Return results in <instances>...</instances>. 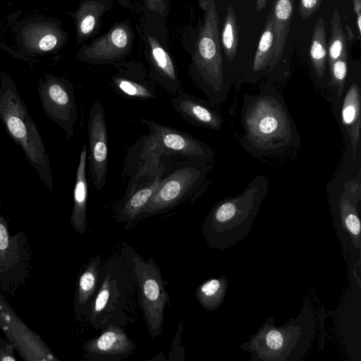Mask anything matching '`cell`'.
Masks as SVG:
<instances>
[{
	"mask_svg": "<svg viewBox=\"0 0 361 361\" xmlns=\"http://www.w3.org/2000/svg\"><path fill=\"white\" fill-rule=\"evenodd\" d=\"M141 121L149 133L140 135L126 154L123 168L128 180L125 195L156 173L163 157L177 156L206 163L212 158V149L191 135L154 121L142 118Z\"/></svg>",
	"mask_w": 361,
	"mask_h": 361,
	"instance_id": "6da1fadb",
	"label": "cell"
},
{
	"mask_svg": "<svg viewBox=\"0 0 361 361\" xmlns=\"http://www.w3.org/2000/svg\"><path fill=\"white\" fill-rule=\"evenodd\" d=\"M242 123L243 145L255 155H279L298 144L295 126L276 90H260L245 97Z\"/></svg>",
	"mask_w": 361,
	"mask_h": 361,
	"instance_id": "7a4b0ae2",
	"label": "cell"
},
{
	"mask_svg": "<svg viewBox=\"0 0 361 361\" xmlns=\"http://www.w3.org/2000/svg\"><path fill=\"white\" fill-rule=\"evenodd\" d=\"M316 336V319L307 300H304L299 315L281 326L273 317L240 348L248 352L252 361H299L303 360Z\"/></svg>",
	"mask_w": 361,
	"mask_h": 361,
	"instance_id": "3957f363",
	"label": "cell"
},
{
	"mask_svg": "<svg viewBox=\"0 0 361 361\" xmlns=\"http://www.w3.org/2000/svg\"><path fill=\"white\" fill-rule=\"evenodd\" d=\"M267 185L264 178L257 177L238 196L226 198L214 205L202 226V234L210 247L228 249L248 236L266 196Z\"/></svg>",
	"mask_w": 361,
	"mask_h": 361,
	"instance_id": "277c9868",
	"label": "cell"
},
{
	"mask_svg": "<svg viewBox=\"0 0 361 361\" xmlns=\"http://www.w3.org/2000/svg\"><path fill=\"white\" fill-rule=\"evenodd\" d=\"M0 121L9 137L20 147L39 179L52 191L51 162L42 136L14 80L4 72L0 77Z\"/></svg>",
	"mask_w": 361,
	"mask_h": 361,
	"instance_id": "5b68a950",
	"label": "cell"
},
{
	"mask_svg": "<svg viewBox=\"0 0 361 361\" xmlns=\"http://www.w3.org/2000/svg\"><path fill=\"white\" fill-rule=\"evenodd\" d=\"M136 288L123 255L114 253L102 263L99 287L87 323L98 330L114 324L126 327L134 321L128 314Z\"/></svg>",
	"mask_w": 361,
	"mask_h": 361,
	"instance_id": "8992f818",
	"label": "cell"
},
{
	"mask_svg": "<svg viewBox=\"0 0 361 361\" xmlns=\"http://www.w3.org/2000/svg\"><path fill=\"white\" fill-rule=\"evenodd\" d=\"M203 22L192 57L191 75L208 100L214 104L227 99L230 85L224 74L219 19L215 0H200Z\"/></svg>",
	"mask_w": 361,
	"mask_h": 361,
	"instance_id": "52a82bcc",
	"label": "cell"
},
{
	"mask_svg": "<svg viewBox=\"0 0 361 361\" xmlns=\"http://www.w3.org/2000/svg\"><path fill=\"white\" fill-rule=\"evenodd\" d=\"M121 253L134 276L137 302L150 338H154L162 334L164 308L171 305L161 269L153 258L145 260L126 243H123Z\"/></svg>",
	"mask_w": 361,
	"mask_h": 361,
	"instance_id": "ba28073f",
	"label": "cell"
},
{
	"mask_svg": "<svg viewBox=\"0 0 361 361\" xmlns=\"http://www.w3.org/2000/svg\"><path fill=\"white\" fill-rule=\"evenodd\" d=\"M207 171L206 162L189 160L163 177L138 220L166 212L182 203L200 187Z\"/></svg>",
	"mask_w": 361,
	"mask_h": 361,
	"instance_id": "9c48e42d",
	"label": "cell"
},
{
	"mask_svg": "<svg viewBox=\"0 0 361 361\" xmlns=\"http://www.w3.org/2000/svg\"><path fill=\"white\" fill-rule=\"evenodd\" d=\"M0 191V292L12 295L25 283L31 272L32 253L23 231L13 235L1 214Z\"/></svg>",
	"mask_w": 361,
	"mask_h": 361,
	"instance_id": "30bf717a",
	"label": "cell"
},
{
	"mask_svg": "<svg viewBox=\"0 0 361 361\" xmlns=\"http://www.w3.org/2000/svg\"><path fill=\"white\" fill-rule=\"evenodd\" d=\"M37 93L47 116L64 131L68 139H72L78 118L72 84L65 78L47 74L39 82Z\"/></svg>",
	"mask_w": 361,
	"mask_h": 361,
	"instance_id": "8fae6325",
	"label": "cell"
},
{
	"mask_svg": "<svg viewBox=\"0 0 361 361\" xmlns=\"http://www.w3.org/2000/svg\"><path fill=\"white\" fill-rule=\"evenodd\" d=\"M0 329L24 360H58L40 336L20 319L1 292H0Z\"/></svg>",
	"mask_w": 361,
	"mask_h": 361,
	"instance_id": "7c38bea8",
	"label": "cell"
},
{
	"mask_svg": "<svg viewBox=\"0 0 361 361\" xmlns=\"http://www.w3.org/2000/svg\"><path fill=\"white\" fill-rule=\"evenodd\" d=\"M88 162L95 189L102 190L106 183L108 160L107 131L104 109L99 100L91 106L88 118Z\"/></svg>",
	"mask_w": 361,
	"mask_h": 361,
	"instance_id": "4fadbf2b",
	"label": "cell"
},
{
	"mask_svg": "<svg viewBox=\"0 0 361 361\" xmlns=\"http://www.w3.org/2000/svg\"><path fill=\"white\" fill-rule=\"evenodd\" d=\"M135 348L123 328L114 324L102 328L99 336L82 346L85 359L91 361H121L131 355Z\"/></svg>",
	"mask_w": 361,
	"mask_h": 361,
	"instance_id": "5bb4252c",
	"label": "cell"
},
{
	"mask_svg": "<svg viewBox=\"0 0 361 361\" xmlns=\"http://www.w3.org/2000/svg\"><path fill=\"white\" fill-rule=\"evenodd\" d=\"M131 42L130 28L125 24H118L106 34L82 48L78 58L92 63L114 62L127 55Z\"/></svg>",
	"mask_w": 361,
	"mask_h": 361,
	"instance_id": "9a60e30c",
	"label": "cell"
},
{
	"mask_svg": "<svg viewBox=\"0 0 361 361\" xmlns=\"http://www.w3.org/2000/svg\"><path fill=\"white\" fill-rule=\"evenodd\" d=\"M102 257L97 253L90 259L80 273L75 285L73 310L78 321L87 323L99 287Z\"/></svg>",
	"mask_w": 361,
	"mask_h": 361,
	"instance_id": "2e32d148",
	"label": "cell"
},
{
	"mask_svg": "<svg viewBox=\"0 0 361 361\" xmlns=\"http://www.w3.org/2000/svg\"><path fill=\"white\" fill-rule=\"evenodd\" d=\"M162 163L156 173L137 187L133 192L124 196L116 209L117 221L131 224L138 220L139 216L154 194L166 169Z\"/></svg>",
	"mask_w": 361,
	"mask_h": 361,
	"instance_id": "e0dca14e",
	"label": "cell"
},
{
	"mask_svg": "<svg viewBox=\"0 0 361 361\" xmlns=\"http://www.w3.org/2000/svg\"><path fill=\"white\" fill-rule=\"evenodd\" d=\"M172 104L174 109L189 123L216 130L222 126L221 116L196 97L182 94L172 99Z\"/></svg>",
	"mask_w": 361,
	"mask_h": 361,
	"instance_id": "ac0fdd59",
	"label": "cell"
},
{
	"mask_svg": "<svg viewBox=\"0 0 361 361\" xmlns=\"http://www.w3.org/2000/svg\"><path fill=\"white\" fill-rule=\"evenodd\" d=\"M87 152V147L84 144L82 147L76 170L73 190V207L70 216V221L73 228L81 235L86 232L88 227L87 218L88 183L86 172Z\"/></svg>",
	"mask_w": 361,
	"mask_h": 361,
	"instance_id": "d6986e66",
	"label": "cell"
},
{
	"mask_svg": "<svg viewBox=\"0 0 361 361\" xmlns=\"http://www.w3.org/2000/svg\"><path fill=\"white\" fill-rule=\"evenodd\" d=\"M149 59L153 78L169 92L180 87V82L171 58L156 37L149 35Z\"/></svg>",
	"mask_w": 361,
	"mask_h": 361,
	"instance_id": "ffe728a7",
	"label": "cell"
},
{
	"mask_svg": "<svg viewBox=\"0 0 361 361\" xmlns=\"http://www.w3.org/2000/svg\"><path fill=\"white\" fill-rule=\"evenodd\" d=\"M271 9L274 17V41L269 70L274 69L283 54L294 12V0H274Z\"/></svg>",
	"mask_w": 361,
	"mask_h": 361,
	"instance_id": "44dd1931",
	"label": "cell"
},
{
	"mask_svg": "<svg viewBox=\"0 0 361 361\" xmlns=\"http://www.w3.org/2000/svg\"><path fill=\"white\" fill-rule=\"evenodd\" d=\"M360 89L353 82L347 90L341 106V120L348 133L355 157L360 133Z\"/></svg>",
	"mask_w": 361,
	"mask_h": 361,
	"instance_id": "7402d4cb",
	"label": "cell"
},
{
	"mask_svg": "<svg viewBox=\"0 0 361 361\" xmlns=\"http://www.w3.org/2000/svg\"><path fill=\"white\" fill-rule=\"evenodd\" d=\"M339 197L338 212L341 226L344 233L350 238L353 246L360 253V221L358 216L357 204L360 197L348 186Z\"/></svg>",
	"mask_w": 361,
	"mask_h": 361,
	"instance_id": "603a6c76",
	"label": "cell"
},
{
	"mask_svg": "<svg viewBox=\"0 0 361 361\" xmlns=\"http://www.w3.org/2000/svg\"><path fill=\"white\" fill-rule=\"evenodd\" d=\"M310 59L318 79L325 75L328 61V44L324 20L319 17L316 21L310 44Z\"/></svg>",
	"mask_w": 361,
	"mask_h": 361,
	"instance_id": "cb8c5ba5",
	"label": "cell"
},
{
	"mask_svg": "<svg viewBox=\"0 0 361 361\" xmlns=\"http://www.w3.org/2000/svg\"><path fill=\"white\" fill-rule=\"evenodd\" d=\"M227 288L228 279L223 276L204 281L197 288L195 294L200 305L205 310L212 312L222 304Z\"/></svg>",
	"mask_w": 361,
	"mask_h": 361,
	"instance_id": "d4e9b609",
	"label": "cell"
},
{
	"mask_svg": "<svg viewBox=\"0 0 361 361\" xmlns=\"http://www.w3.org/2000/svg\"><path fill=\"white\" fill-rule=\"evenodd\" d=\"M274 41V17L271 9L269 12L258 46L254 55L252 72L257 73L269 70Z\"/></svg>",
	"mask_w": 361,
	"mask_h": 361,
	"instance_id": "484cf974",
	"label": "cell"
},
{
	"mask_svg": "<svg viewBox=\"0 0 361 361\" xmlns=\"http://www.w3.org/2000/svg\"><path fill=\"white\" fill-rule=\"evenodd\" d=\"M104 8V4L96 0L85 1L81 4L75 17L78 38L85 40L92 35Z\"/></svg>",
	"mask_w": 361,
	"mask_h": 361,
	"instance_id": "4316f807",
	"label": "cell"
},
{
	"mask_svg": "<svg viewBox=\"0 0 361 361\" xmlns=\"http://www.w3.org/2000/svg\"><path fill=\"white\" fill-rule=\"evenodd\" d=\"M331 24V35L328 44L329 68L335 61L348 58L347 38L341 25L339 10L336 7L334 10Z\"/></svg>",
	"mask_w": 361,
	"mask_h": 361,
	"instance_id": "83f0119b",
	"label": "cell"
},
{
	"mask_svg": "<svg viewBox=\"0 0 361 361\" xmlns=\"http://www.w3.org/2000/svg\"><path fill=\"white\" fill-rule=\"evenodd\" d=\"M221 40L226 58L231 62L237 54L239 44V27L232 6L226 8Z\"/></svg>",
	"mask_w": 361,
	"mask_h": 361,
	"instance_id": "f1b7e54d",
	"label": "cell"
},
{
	"mask_svg": "<svg viewBox=\"0 0 361 361\" xmlns=\"http://www.w3.org/2000/svg\"><path fill=\"white\" fill-rule=\"evenodd\" d=\"M112 81L116 90L126 96L139 99H149L155 97L153 87L147 82L122 75L114 76Z\"/></svg>",
	"mask_w": 361,
	"mask_h": 361,
	"instance_id": "f546056e",
	"label": "cell"
},
{
	"mask_svg": "<svg viewBox=\"0 0 361 361\" xmlns=\"http://www.w3.org/2000/svg\"><path fill=\"white\" fill-rule=\"evenodd\" d=\"M330 80L329 86L336 88L337 99L341 100L343 93L348 71V58H341L335 61L329 68Z\"/></svg>",
	"mask_w": 361,
	"mask_h": 361,
	"instance_id": "4dcf8cb0",
	"label": "cell"
},
{
	"mask_svg": "<svg viewBox=\"0 0 361 361\" xmlns=\"http://www.w3.org/2000/svg\"><path fill=\"white\" fill-rule=\"evenodd\" d=\"M183 330V322H180L178 330L172 342V348L169 353L168 360H183L184 349L180 345L181 334Z\"/></svg>",
	"mask_w": 361,
	"mask_h": 361,
	"instance_id": "1f68e13d",
	"label": "cell"
},
{
	"mask_svg": "<svg viewBox=\"0 0 361 361\" xmlns=\"http://www.w3.org/2000/svg\"><path fill=\"white\" fill-rule=\"evenodd\" d=\"M42 34V36L38 35L37 38V49L42 51H49L54 49L59 42L57 35L49 31Z\"/></svg>",
	"mask_w": 361,
	"mask_h": 361,
	"instance_id": "d6a6232c",
	"label": "cell"
},
{
	"mask_svg": "<svg viewBox=\"0 0 361 361\" xmlns=\"http://www.w3.org/2000/svg\"><path fill=\"white\" fill-rule=\"evenodd\" d=\"M323 0H300L299 14L302 19L310 18L320 8Z\"/></svg>",
	"mask_w": 361,
	"mask_h": 361,
	"instance_id": "836d02e7",
	"label": "cell"
},
{
	"mask_svg": "<svg viewBox=\"0 0 361 361\" xmlns=\"http://www.w3.org/2000/svg\"><path fill=\"white\" fill-rule=\"evenodd\" d=\"M15 346L7 338H0V361H15Z\"/></svg>",
	"mask_w": 361,
	"mask_h": 361,
	"instance_id": "e575fe53",
	"label": "cell"
},
{
	"mask_svg": "<svg viewBox=\"0 0 361 361\" xmlns=\"http://www.w3.org/2000/svg\"><path fill=\"white\" fill-rule=\"evenodd\" d=\"M167 5V0H147L148 9L161 15H164Z\"/></svg>",
	"mask_w": 361,
	"mask_h": 361,
	"instance_id": "d590c367",
	"label": "cell"
},
{
	"mask_svg": "<svg viewBox=\"0 0 361 361\" xmlns=\"http://www.w3.org/2000/svg\"><path fill=\"white\" fill-rule=\"evenodd\" d=\"M353 11L356 17L357 29L358 36L361 34V0H352Z\"/></svg>",
	"mask_w": 361,
	"mask_h": 361,
	"instance_id": "8d00e7d4",
	"label": "cell"
},
{
	"mask_svg": "<svg viewBox=\"0 0 361 361\" xmlns=\"http://www.w3.org/2000/svg\"><path fill=\"white\" fill-rule=\"evenodd\" d=\"M268 0H256V10L258 12L262 11L267 5Z\"/></svg>",
	"mask_w": 361,
	"mask_h": 361,
	"instance_id": "74e56055",
	"label": "cell"
},
{
	"mask_svg": "<svg viewBox=\"0 0 361 361\" xmlns=\"http://www.w3.org/2000/svg\"><path fill=\"white\" fill-rule=\"evenodd\" d=\"M345 34L347 40H350L351 41L353 39L354 35H353V33L352 30H351L350 26H348V25L345 26Z\"/></svg>",
	"mask_w": 361,
	"mask_h": 361,
	"instance_id": "f35d334b",
	"label": "cell"
}]
</instances>
